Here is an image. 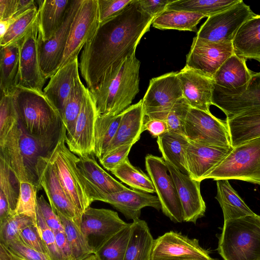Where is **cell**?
Wrapping results in <instances>:
<instances>
[{
	"mask_svg": "<svg viewBox=\"0 0 260 260\" xmlns=\"http://www.w3.org/2000/svg\"><path fill=\"white\" fill-rule=\"evenodd\" d=\"M154 18L142 9L137 0H133L120 13L100 23L82 49L79 61L80 74L89 90L96 86L111 66L136 54Z\"/></svg>",
	"mask_w": 260,
	"mask_h": 260,
	"instance_id": "6da1fadb",
	"label": "cell"
},
{
	"mask_svg": "<svg viewBox=\"0 0 260 260\" xmlns=\"http://www.w3.org/2000/svg\"><path fill=\"white\" fill-rule=\"evenodd\" d=\"M14 95L19 124L47 154L55 145L62 129L59 110L43 90L17 87Z\"/></svg>",
	"mask_w": 260,
	"mask_h": 260,
	"instance_id": "7a4b0ae2",
	"label": "cell"
},
{
	"mask_svg": "<svg viewBox=\"0 0 260 260\" xmlns=\"http://www.w3.org/2000/svg\"><path fill=\"white\" fill-rule=\"evenodd\" d=\"M141 62L133 54L111 66L90 90L99 115L115 116L131 106L139 91Z\"/></svg>",
	"mask_w": 260,
	"mask_h": 260,
	"instance_id": "3957f363",
	"label": "cell"
},
{
	"mask_svg": "<svg viewBox=\"0 0 260 260\" xmlns=\"http://www.w3.org/2000/svg\"><path fill=\"white\" fill-rule=\"evenodd\" d=\"M217 250L224 260H260V215L224 221Z\"/></svg>",
	"mask_w": 260,
	"mask_h": 260,
	"instance_id": "277c9868",
	"label": "cell"
},
{
	"mask_svg": "<svg viewBox=\"0 0 260 260\" xmlns=\"http://www.w3.org/2000/svg\"><path fill=\"white\" fill-rule=\"evenodd\" d=\"M66 134L63 124L57 143L46 155L53 165L64 191L82 216L92 202L77 165L79 157L67 146Z\"/></svg>",
	"mask_w": 260,
	"mask_h": 260,
	"instance_id": "5b68a950",
	"label": "cell"
},
{
	"mask_svg": "<svg viewBox=\"0 0 260 260\" xmlns=\"http://www.w3.org/2000/svg\"><path fill=\"white\" fill-rule=\"evenodd\" d=\"M206 179H236L260 185V137L233 147Z\"/></svg>",
	"mask_w": 260,
	"mask_h": 260,
	"instance_id": "8992f818",
	"label": "cell"
},
{
	"mask_svg": "<svg viewBox=\"0 0 260 260\" xmlns=\"http://www.w3.org/2000/svg\"><path fill=\"white\" fill-rule=\"evenodd\" d=\"M256 15L249 6L240 0L228 9L208 17L196 37L214 42H232L240 27Z\"/></svg>",
	"mask_w": 260,
	"mask_h": 260,
	"instance_id": "52a82bcc",
	"label": "cell"
},
{
	"mask_svg": "<svg viewBox=\"0 0 260 260\" xmlns=\"http://www.w3.org/2000/svg\"><path fill=\"white\" fill-rule=\"evenodd\" d=\"M183 97L177 72H170L151 79L142 99L145 117L165 120L172 107Z\"/></svg>",
	"mask_w": 260,
	"mask_h": 260,
	"instance_id": "ba28073f",
	"label": "cell"
},
{
	"mask_svg": "<svg viewBox=\"0 0 260 260\" xmlns=\"http://www.w3.org/2000/svg\"><path fill=\"white\" fill-rule=\"evenodd\" d=\"M184 135L198 144L232 148L226 121L202 110L190 107L184 124Z\"/></svg>",
	"mask_w": 260,
	"mask_h": 260,
	"instance_id": "9c48e42d",
	"label": "cell"
},
{
	"mask_svg": "<svg viewBox=\"0 0 260 260\" xmlns=\"http://www.w3.org/2000/svg\"><path fill=\"white\" fill-rule=\"evenodd\" d=\"M128 224L120 218L117 212L90 206L82 215L80 230L95 254Z\"/></svg>",
	"mask_w": 260,
	"mask_h": 260,
	"instance_id": "30bf717a",
	"label": "cell"
},
{
	"mask_svg": "<svg viewBox=\"0 0 260 260\" xmlns=\"http://www.w3.org/2000/svg\"><path fill=\"white\" fill-rule=\"evenodd\" d=\"M145 167L154 185L162 213L174 222H182L181 205L163 157L147 154L145 157Z\"/></svg>",
	"mask_w": 260,
	"mask_h": 260,
	"instance_id": "8fae6325",
	"label": "cell"
},
{
	"mask_svg": "<svg viewBox=\"0 0 260 260\" xmlns=\"http://www.w3.org/2000/svg\"><path fill=\"white\" fill-rule=\"evenodd\" d=\"M36 170L38 189H44L53 210L80 229L81 216L64 191L55 168L46 155L39 158Z\"/></svg>",
	"mask_w": 260,
	"mask_h": 260,
	"instance_id": "7c38bea8",
	"label": "cell"
},
{
	"mask_svg": "<svg viewBox=\"0 0 260 260\" xmlns=\"http://www.w3.org/2000/svg\"><path fill=\"white\" fill-rule=\"evenodd\" d=\"M212 105L220 109L226 119L245 111L260 107V72L253 73L247 84L227 89L214 84Z\"/></svg>",
	"mask_w": 260,
	"mask_h": 260,
	"instance_id": "4fadbf2b",
	"label": "cell"
},
{
	"mask_svg": "<svg viewBox=\"0 0 260 260\" xmlns=\"http://www.w3.org/2000/svg\"><path fill=\"white\" fill-rule=\"evenodd\" d=\"M98 115L95 100L86 87L75 125L66 138L67 146L78 157L94 154V128Z\"/></svg>",
	"mask_w": 260,
	"mask_h": 260,
	"instance_id": "5bb4252c",
	"label": "cell"
},
{
	"mask_svg": "<svg viewBox=\"0 0 260 260\" xmlns=\"http://www.w3.org/2000/svg\"><path fill=\"white\" fill-rule=\"evenodd\" d=\"M195 238L170 231L154 239L150 260H211Z\"/></svg>",
	"mask_w": 260,
	"mask_h": 260,
	"instance_id": "9a60e30c",
	"label": "cell"
},
{
	"mask_svg": "<svg viewBox=\"0 0 260 260\" xmlns=\"http://www.w3.org/2000/svg\"><path fill=\"white\" fill-rule=\"evenodd\" d=\"M100 24L98 0H82L72 24L60 68L78 56Z\"/></svg>",
	"mask_w": 260,
	"mask_h": 260,
	"instance_id": "2e32d148",
	"label": "cell"
},
{
	"mask_svg": "<svg viewBox=\"0 0 260 260\" xmlns=\"http://www.w3.org/2000/svg\"><path fill=\"white\" fill-rule=\"evenodd\" d=\"M234 54L232 42L218 43L195 37L185 66L213 79L224 61Z\"/></svg>",
	"mask_w": 260,
	"mask_h": 260,
	"instance_id": "e0dca14e",
	"label": "cell"
},
{
	"mask_svg": "<svg viewBox=\"0 0 260 260\" xmlns=\"http://www.w3.org/2000/svg\"><path fill=\"white\" fill-rule=\"evenodd\" d=\"M82 1L72 0L62 25L50 40L44 42L38 38L40 66L46 80L60 67L72 24Z\"/></svg>",
	"mask_w": 260,
	"mask_h": 260,
	"instance_id": "ac0fdd59",
	"label": "cell"
},
{
	"mask_svg": "<svg viewBox=\"0 0 260 260\" xmlns=\"http://www.w3.org/2000/svg\"><path fill=\"white\" fill-rule=\"evenodd\" d=\"M18 42L19 62L17 87L43 90L46 79L40 63L37 22Z\"/></svg>",
	"mask_w": 260,
	"mask_h": 260,
	"instance_id": "d6986e66",
	"label": "cell"
},
{
	"mask_svg": "<svg viewBox=\"0 0 260 260\" xmlns=\"http://www.w3.org/2000/svg\"><path fill=\"white\" fill-rule=\"evenodd\" d=\"M175 185L182 207L183 220L196 223L203 217L206 206L200 190L201 182L182 173L167 158L163 157Z\"/></svg>",
	"mask_w": 260,
	"mask_h": 260,
	"instance_id": "ffe728a7",
	"label": "cell"
},
{
	"mask_svg": "<svg viewBox=\"0 0 260 260\" xmlns=\"http://www.w3.org/2000/svg\"><path fill=\"white\" fill-rule=\"evenodd\" d=\"M96 201L110 204L127 220L133 221L140 219L141 210L144 207H151L157 210L161 208L157 196L127 187L113 193H99L94 198V202Z\"/></svg>",
	"mask_w": 260,
	"mask_h": 260,
	"instance_id": "44dd1931",
	"label": "cell"
},
{
	"mask_svg": "<svg viewBox=\"0 0 260 260\" xmlns=\"http://www.w3.org/2000/svg\"><path fill=\"white\" fill-rule=\"evenodd\" d=\"M177 76L183 98L190 107L211 113L214 88L213 79L186 66L177 72Z\"/></svg>",
	"mask_w": 260,
	"mask_h": 260,
	"instance_id": "7402d4cb",
	"label": "cell"
},
{
	"mask_svg": "<svg viewBox=\"0 0 260 260\" xmlns=\"http://www.w3.org/2000/svg\"><path fill=\"white\" fill-rule=\"evenodd\" d=\"M231 148L205 145L189 142L185 154L187 174L201 182L231 151Z\"/></svg>",
	"mask_w": 260,
	"mask_h": 260,
	"instance_id": "603a6c76",
	"label": "cell"
},
{
	"mask_svg": "<svg viewBox=\"0 0 260 260\" xmlns=\"http://www.w3.org/2000/svg\"><path fill=\"white\" fill-rule=\"evenodd\" d=\"M77 165L92 202L99 193H113L127 188L104 170L93 155L79 157Z\"/></svg>",
	"mask_w": 260,
	"mask_h": 260,
	"instance_id": "cb8c5ba5",
	"label": "cell"
},
{
	"mask_svg": "<svg viewBox=\"0 0 260 260\" xmlns=\"http://www.w3.org/2000/svg\"><path fill=\"white\" fill-rule=\"evenodd\" d=\"M121 113V121L116 135L102 156L121 145L135 144L144 132L145 116L142 99Z\"/></svg>",
	"mask_w": 260,
	"mask_h": 260,
	"instance_id": "d4e9b609",
	"label": "cell"
},
{
	"mask_svg": "<svg viewBox=\"0 0 260 260\" xmlns=\"http://www.w3.org/2000/svg\"><path fill=\"white\" fill-rule=\"evenodd\" d=\"M72 0H38V38L44 42L50 40L62 25Z\"/></svg>",
	"mask_w": 260,
	"mask_h": 260,
	"instance_id": "484cf974",
	"label": "cell"
},
{
	"mask_svg": "<svg viewBox=\"0 0 260 260\" xmlns=\"http://www.w3.org/2000/svg\"><path fill=\"white\" fill-rule=\"evenodd\" d=\"M78 56L71 59L50 78L43 91L59 110L60 115L66 102L79 75Z\"/></svg>",
	"mask_w": 260,
	"mask_h": 260,
	"instance_id": "4316f807",
	"label": "cell"
},
{
	"mask_svg": "<svg viewBox=\"0 0 260 260\" xmlns=\"http://www.w3.org/2000/svg\"><path fill=\"white\" fill-rule=\"evenodd\" d=\"M225 121L232 147L260 137V107L245 111Z\"/></svg>",
	"mask_w": 260,
	"mask_h": 260,
	"instance_id": "83f0119b",
	"label": "cell"
},
{
	"mask_svg": "<svg viewBox=\"0 0 260 260\" xmlns=\"http://www.w3.org/2000/svg\"><path fill=\"white\" fill-rule=\"evenodd\" d=\"M232 43L236 55L260 63V15L249 19L240 27Z\"/></svg>",
	"mask_w": 260,
	"mask_h": 260,
	"instance_id": "f1b7e54d",
	"label": "cell"
},
{
	"mask_svg": "<svg viewBox=\"0 0 260 260\" xmlns=\"http://www.w3.org/2000/svg\"><path fill=\"white\" fill-rule=\"evenodd\" d=\"M246 61L233 54L215 74L214 84L227 89L237 88L247 84L253 73L247 68Z\"/></svg>",
	"mask_w": 260,
	"mask_h": 260,
	"instance_id": "f546056e",
	"label": "cell"
},
{
	"mask_svg": "<svg viewBox=\"0 0 260 260\" xmlns=\"http://www.w3.org/2000/svg\"><path fill=\"white\" fill-rule=\"evenodd\" d=\"M19 184L7 163L0 158V224L13 215L19 197Z\"/></svg>",
	"mask_w": 260,
	"mask_h": 260,
	"instance_id": "4dcf8cb0",
	"label": "cell"
},
{
	"mask_svg": "<svg viewBox=\"0 0 260 260\" xmlns=\"http://www.w3.org/2000/svg\"><path fill=\"white\" fill-rule=\"evenodd\" d=\"M216 185L215 199L222 210L224 221L255 214L232 187L228 180H216Z\"/></svg>",
	"mask_w": 260,
	"mask_h": 260,
	"instance_id": "1f68e13d",
	"label": "cell"
},
{
	"mask_svg": "<svg viewBox=\"0 0 260 260\" xmlns=\"http://www.w3.org/2000/svg\"><path fill=\"white\" fill-rule=\"evenodd\" d=\"M153 241L145 220L139 219L133 221L123 260H150Z\"/></svg>",
	"mask_w": 260,
	"mask_h": 260,
	"instance_id": "d6a6232c",
	"label": "cell"
},
{
	"mask_svg": "<svg viewBox=\"0 0 260 260\" xmlns=\"http://www.w3.org/2000/svg\"><path fill=\"white\" fill-rule=\"evenodd\" d=\"M19 62V44L17 42L1 47V93H13L17 87Z\"/></svg>",
	"mask_w": 260,
	"mask_h": 260,
	"instance_id": "836d02e7",
	"label": "cell"
},
{
	"mask_svg": "<svg viewBox=\"0 0 260 260\" xmlns=\"http://www.w3.org/2000/svg\"><path fill=\"white\" fill-rule=\"evenodd\" d=\"M189 142L185 135L169 131L157 138L158 149L162 157L167 158L185 174H187L185 154Z\"/></svg>",
	"mask_w": 260,
	"mask_h": 260,
	"instance_id": "e575fe53",
	"label": "cell"
},
{
	"mask_svg": "<svg viewBox=\"0 0 260 260\" xmlns=\"http://www.w3.org/2000/svg\"><path fill=\"white\" fill-rule=\"evenodd\" d=\"M19 137V123L10 132L5 141L0 144V158L5 161L19 182H31L21 153Z\"/></svg>",
	"mask_w": 260,
	"mask_h": 260,
	"instance_id": "d590c367",
	"label": "cell"
},
{
	"mask_svg": "<svg viewBox=\"0 0 260 260\" xmlns=\"http://www.w3.org/2000/svg\"><path fill=\"white\" fill-rule=\"evenodd\" d=\"M205 15L185 11L166 10L155 17L152 26L157 29L198 31L197 25Z\"/></svg>",
	"mask_w": 260,
	"mask_h": 260,
	"instance_id": "8d00e7d4",
	"label": "cell"
},
{
	"mask_svg": "<svg viewBox=\"0 0 260 260\" xmlns=\"http://www.w3.org/2000/svg\"><path fill=\"white\" fill-rule=\"evenodd\" d=\"M240 0H172L166 10L185 11L205 15L207 18L220 13Z\"/></svg>",
	"mask_w": 260,
	"mask_h": 260,
	"instance_id": "74e56055",
	"label": "cell"
},
{
	"mask_svg": "<svg viewBox=\"0 0 260 260\" xmlns=\"http://www.w3.org/2000/svg\"><path fill=\"white\" fill-rule=\"evenodd\" d=\"M122 113L115 116L98 115L94 128V155L100 159L104 154L118 129Z\"/></svg>",
	"mask_w": 260,
	"mask_h": 260,
	"instance_id": "f35d334b",
	"label": "cell"
},
{
	"mask_svg": "<svg viewBox=\"0 0 260 260\" xmlns=\"http://www.w3.org/2000/svg\"><path fill=\"white\" fill-rule=\"evenodd\" d=\"M111 172L121 182L133 189L147 193L155 192L149 176L141 170L132 165L128 157Z\"/></svg>",
	"mask_w": 260,
	"mask_h": 260,
	"instance_id": "ab89813d",
	"label": "cell"
},
{
	"mask_svg": "<svg viewBox=\"0 0 260 260\" xmlns=\"http://www.w3.org/2000/svg\"><path fill=\"white\" fill-rule=\"evenodd\" d=\"M20 125L19 146L31 182L38 187L36 165L41 156L47 154L38 141L28 135Z\"/></svg>",
	"mask_w": 260,
	"mask_h": 260,
	"instance_id": "60d3db41",
	"label": "cell"
},
{
	"mask_svg": "<svg viewBox=\"0 0 260 260\" xmlns=\"http://www.w3.org/2000/svg\"><path fill=\"white\" fill-rule=\"evenodd\" d=\"M38 15V7L12 18V24L5 35L0 39L1 47L18 42L23 39L36 24Z\"/></svg>",
	"mask_w": 260,
	"mask_h": 260,
	"instance_id": "b9f144b4",
	"label": "cell"
},
{
	"mask_svg": "<svg viewBox=\"0 0 260 260\" xmlns=\"http://www.w3.org/2000/svg\"><path fill=\"white\" fill-rule=\"evenodd\" d=\"M86 87L81 80L80 75L75 79L73 86L66 102L61 116L67 133L73 128L81 110Z\"/></svg>",
	"mask_w": 260,
	"mask_h": 260,
	"instance_id": "7bdbcfd3",
	"label": "cell"
},
{
	"mask_svg": "<svg viewBox=\"0 0 260 260\" xmlns=\"http://www.w3.org/2000/svg\"><path fill=\"white\" fill-rule=\"evenodd\" d=\"M63 226L74 260H84L94 254L79 229L73 222L57 214Z\"/></svg>",
	"mask_w": 260,
	"mask_h": 260,
	"instance_id": "ee69618b",
	"label": "cell"
},
{
	"mask_svg": "<svg viewBox=\"0 0 260 260\" xmlns=\"http://www.w3.org/2000/svg\"><path fill=\"white\" fill-rule=\"evenodd\" d=\"M132 223L111 238L95 254L98 260H123L131 235Z\"/></svg>",
	"mask_w": 260,
	"mask_h": 260,
	"instance_id": "f6af8a7d",
	"label": "cell"
},
{
	"mask_svg": "<svg viewBox=\"0 0 260 260\" xmlns=\"http://www.w3.org/2000/svg\"><path fill=\"white\" fill-rule=\"evenodd\" d=\"M19 185V197L13 215L28 216L37 224L38 187L29 181H21Z\"/></svg>",
	"mask_w": 260,
	"mask_h": 260,
	"instance_id": "bcb514c9",
	"label": "cell"
},
{
	"mask_svg": "<svg viewBox=\"0 0 260 260\" xmlns=\"http://www.w3.org/2000/svg\"><path fill=\"white\" fill-rule=\"evenodd\" d=\"M19 123L14 93H1L0 144L5 141L10 132Z\"/></svg>",
	"mask_w": 260,
	"mask_h": 260,
	"instance_id": "7dc6e473",
	"label": "cell"
},
{
	"mask_svg": "<svg viewBox=\"0 0 260 260\" xmlns=\"http://www.w3.org/2000/svg\"><path fill=\"white\" fill-rule=\"evenodd\" d=\"M33 224L37 225L28 216L23 215L10 216L0 224V243L6 245L17 239L23 229Z\"/></svg>",
	"mask_w": 260,
	"mask_h": 260,
	"instance_id": "c3c4849f",
	"label": "cell"
},
{
	"mask_svg": "<svg viewBox=\"0 0 260 260\" xmlns=\"http://www.w3.org/2000/svg\"><path fill=\"white\" fill-rule=\"evenodd\" d=\"M190 107V106L183 97L174 105L165 119L169 132L184 135L185 121Z\"/></svg>",
	"mask_w": 260,
	"mask_h": 260,
	"instance_id": "681fc988",
	"label": "cell"
},
{
	"mask_svg": "<svg viewBox=\"0 0 260 260\" xmlns=\"http://www.w3.org/2000/svg\"><path fill=\"white\" fill-rule=\"evenodd\" d=\"M37 224L41 236L48 251L50 260H63L58 250L54 232L47 225L38 208L37 211Z\"/></svg>",
	"mask_w": 260,
	"mask_h": 260,
	"instance_id": "f907efd6",
	"label": "cell"
},
{
	"mask_svg": "<svg viewBox=\"0 0 260 260\" xmlns=\"http://www.w3.org/2000/svg\"><path fill=\"white\" fill-rule=\"evenodd\" d=\"M17 239L25 246L48 255L37 225L31 224L23 229Z\"/></svg>",
	"mask_w": 260,
	"mask_h": 260,
	"instance_id": "816d5d0a",
	"label": "cell"
},
{
	"mask_svg": "<svg viewBox=\"0 0 260 260\" xmlns=\"http://www.w3.org/2000/svg\"><path fill=\"white\" fill-rule=\"evenodd\" d=\"M134 143L121 145L99 159L102 166L108 171H112L127 157Z\"/></svg>",
	"mask_w": 260,
	"mask_h": 260,
	"instance_id": "f5cc1de1",
	"label": "cell"
},
{
	"mask_svg": "<svg viewBox=\"0 0 260 260\" xmlns=\"http://www.w3.org/2000/svg\"><path fill=\"white\" fill-rule=\"evenodd\" d=\"M4 245L11 253L23 260H50L47 254L25 246L17 239Z\"/></svg>",
	"mask_w": 260,
	"mask_h": 260,
	"instance_id": "db71d44e",
	"label": "cell"
},
{
	"mask_svg": "<svg viewBox=\"0 0 260 260\" xmlns=\"http://www.w3.org/2000/svg\"><path fill=\"white\" fill-rule=\"evenodd\" d=\"M133 0H98L100 23L115 16Z\"/></svg>",
	"mask_w": 260,
	"mask_h": 260,
	"instance_id": "11a10c76",
	"label": "cell"
},
{
	"mask_svg": "<svg viewBox=\"0 0 260 260\" xmlns=\"http://www.w3.org/2000/svg\"><path fill=\"white\" fill-rule=\"evenodd\" d=\"M38 206L47 225L54 232L64 231L59 216L53 210L43 195L38 198Z\"/></svg>",
	"mask_w": 260,
	"mask_h": 260,
	"instance_id": "9f6ffc18",
	"label": "cell"
},
{
	"mask_svg": "<svg viewBox=\"0 0 260 260\" xmlns=\"http://www.w3.org/2000/svg\"><path fill=\"white\" fill-rule=\"evenodd\" d=\"M142 9L146 13L154 17L165 11L170 0H137Z\"/></svg>",
	"mask_w": 260,
	"mask_h": 260,
	"instance_id": "6f0895ef",
	"label": "cell"
},
{
	"mask_svg": "<svg viewBox=\"0 0 260 260\" xmlns=\"http://www.w3.org/2000/svg\"><path fill=\"white\" fill-rule=\"evenodd\" d=\"M148 131L153 137H158L168 131V125L165 120L156 118L145 120L143 131Z\"/></svg>",
	"mask_w": 260,
	"mask_h": 260,
	"instance_id": "680465c9",
	"label": "cell"
},
{
	"mask_svg": "<svg viewBox=\"0 0 260 260\" xmlns=\"http://www.w3.org/2000/svg\"><path fill=\"white\" fill-rule=\"evenodd\" d=\"M56 245L63 260H74L70 244L64 231L55 233Z\"/></svg>",
	"mask_w": 260,
	"mask_h": 260,
	"instance_id": "91938a15",
	"label": "cell"
},
{
	"mask_svg": "<svg viewBox=\"0 0 260 260\" xmlns=\"http://www.w3.org/2000/svg\"><path fill=\"white\" fill-rule=\"evenodd\" d=\"M17 4V0H0V20L14 17Z\"/></svg>",
	"mask_w": 260,
	"mask_h": 260,
	"instance_id": "94428289",
	"label": "cell"
},
{
	"mask_svg": "<svg viewBox=\"0 0 260 260\" xmlns=\"http://www.w3.org/2000/svg\"><path fill=\"white\" fill-rule=\"evenodd\" d=\"M0 260H13L9 251L1 243H0Z\"/></svg>",
	"mask_w": 260,
	"mask_h": 260,
	"instance_id": "6125c7cd",
	"label": "cell"
},
{
	"mask_svg": "<svg viewBox=\"0 0 260 260\" xmlns=\"http://www.w3.org/2000/svg\"><path fill=\"white\" fill-rule=\"evenodd\" d=\"M84 260H98L96 255L93 254Z\"/></svg>",
	"mask_w": 260,
	"mask_h": 260,
	"instance_id": "be15d7a7",
	"label": "cell"
},
{
	"mask_svg": "<svg viewBox=\"0 0 260 260\" xmlns=\"http://www.w3.org/2000/svg\"><path fill=\"white\" fill-rule=\"evenodd\" d=\"M10 253L11 254V255H12V258H13V260H23V259H21V258L16 256V255L13 254L11 252H10Z\"/></svg>",
	"mask_w": 260,
	"mask_h": 260,
	"instance_id": "e7e4bbea",
	"label": "cell"
},
{
	"mask_svg": "<svg viewBox=\"0 0 260 260\" xmlns=\"http://www.w3.org/2000/svg\"><path fill=\"white\" fill-rule=\"evenodd\" d=\"M211 260H219V259H218L217 258H212Z\"/></svg>",
	"mask_w": 260,
	"mask_h": 260,
	"instance_id": "03108f58",
	"label": "cell"
}]
</instances>
